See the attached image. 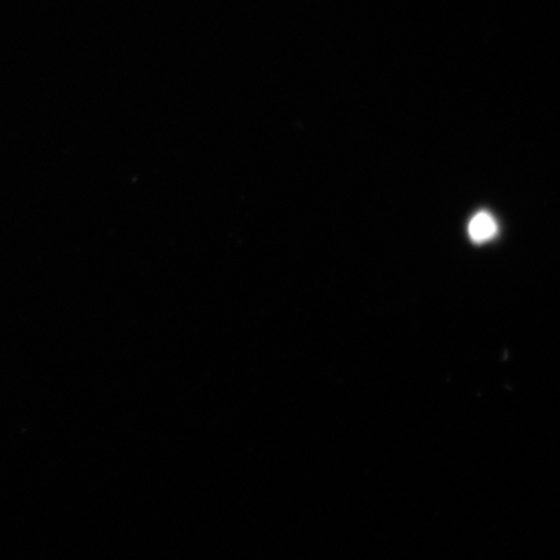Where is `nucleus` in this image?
<instances>
[{"instance_id": "nucleus-1", "label": "nucleus", "mask_w": 560, "mask_h": 560, "mask_svg": "<svg viewBox=\"0 0 560 560\" xmlns=\"http://www.w3.org/2000/svg\"><path fill=\"white\" fill-rule=\"evenodd\" d=\"M497 232H499V224L489 212L477 213L470 221L469 235L471 241L478 243V245L492 241Z\"/></svg>"}]
</instances>
